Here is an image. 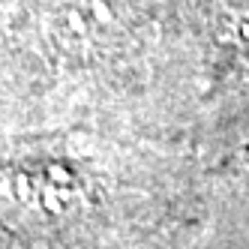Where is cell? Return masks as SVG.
Masks as SVG:
<instances>
[{
  "label": "cell",
  "instance_id": "cell-1",
  "mask_svg": "<svg viewBox=\"0 0 249 249\" xmlns=\"http://www.w3.org/2000/svg\"><path fill=\"white\" fill-rule=\"evenodd\" d=\"M189 195L78 150L0 156V249H183Z\"/></svg>",
  "mask_w": 249,
  "mask_h": 249
}]
</instances>
